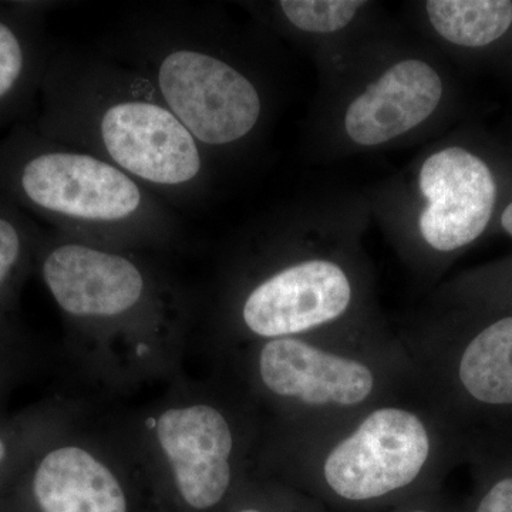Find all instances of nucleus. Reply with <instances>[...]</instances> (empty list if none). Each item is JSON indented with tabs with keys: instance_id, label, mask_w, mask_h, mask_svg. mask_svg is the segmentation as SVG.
<instances>
[{
	"instance_id": "obj_12",
	"label": "nucleus",
	"mask_w": 512,
	"mask_h": 512,
	"mask_svg": "<svg viewBox=\"0 0 512 512\" xmlns=\"http://www.w3.org/2000/svg\"><path fill=\"white\" fill-rule=\"evenodd\" d=\"M53 2H0V131L29 121L55 46L46 33Z\"/></svg>"
},
{
	"instance_id": "obj_2",
	"label": "nucleus",
	"mask_w": 512,
	"mask_h": 512,
	"mask_svg": "<svg viewBox=\"0 0 512 512\" xmlns=\"http://www.w3.org/2000/svg\"><path fill=\"white\" fill-rule=\"evenodd\" d=\"M0 197L101 247L168 244L180 231L154 192L113 164L42 136L30 120L0 138Z\"/></svg>"
},
{
	"instance_id": "obj_5",
	"label": "nucleus",
	"mask_w": 512,
	"mask_h": 512,
	"mask_svg": "<svg viewBox=\"0 0 512 512\" xmlns=\"http://www.w3.org/2000/svg\"><path fill=\"white\" fill-rule=\"evenodd\" d=\"M256 370L266 392L301 414L303 433L349 420L420 384L406 348L319 338L264 340Z\"/></svg>"
},
{
	"instance_id": "obj_21",
	"label": "nucleus",
	"mask_w": 512,
	"mask_h": 512,
	"mask_svg": "<svg viewBox=\"0 0 512 512\" xmlns=\"http://www.w3.org/2000/svg\"><path fill=\"white\" fill-rule=\"evenodd\" d=\"M237 512H266V511L262 510V508H258V507H245V508H241V510H238Z\"/></svg>"
},
{
	"instance_id": "obj_13",
	"label": "nucleus",
	"mask_w": 512,
	"mask_h": 512,
	"mask_svg": "<svg viewBox=\"0 0 512 512\" xmlns=\"http://www.w3.org/2000/svg\"><path fill=\"white\" fill-rule=\"evenodd\" d=\"M33 494L42 512H127L116 476L84 448H55L40 460Z\"/></svg>"
},
{
	"instance_id": "obj_9",
	"label": "nucleus",
	"mask_w": 512,
	"mask_h": 512,
	"mask_svg": "<svg viewBox=\"0 0 512 512\" xmlns=\"http://www.w3.org/2000/svg\"><path fill=\"white\" fill-rule=\"evenodd\" d=\"M178 491L195 510H210L227 497L232 483L235 437L224 413L210 404L170 409L156 427Z\"/></svg>"
},
{
	"instance_id": "obj_17",
	"label": "nucleus",
	"mask_w": 512,
	"mask_h": 512,
	"mask_svg": "<svg viewBox=\"0 0 512 512\" xmlns=\"http://www.w3.org/2000/svg\"><path fill=\"white\" fill-rule=\"evenodd\" d=\"M473 512H512V474L491 481L478 498Z\"/></svg>"
},
{
	"instance_id": "obj_6",
	"label": "nucleus",
	"mask_w": 512,
	"mask_h": 512,
	"mask_svg": "<svg viewBox=\"0 0 512 512\" xmlns=\"http://www.w3.org/2000/svg\"><path fill=\"white\" fill-rule=\"evenodd\" d=\"M36 258L50 295L72 318H126L150 299L146 269L119 249L90 244L62 232H43Z\"/></svg>"
},
{
	"instance_id": "obj_7",
	"label": "nucleus",
	"mask_w": 512,
	"mask_h": 512,
	"mask_svg": "<svg viewBox=\"0 0 512 512\" xmlns=\"http://www.w3.org/2000/svg\"><path fill=\"white\" fill-rule=\"evenodd\" d=\"M352 302L345 269L330 259L312 258L259 281L245 296L239 316L256 338H309L343 318Z\"/></svg>"
},
{
	"instance_id": "obj_10",
	"label": "nucleus",
	"mask_w": 512,
	"mask_h": 512,
	"mask_svg": "<svg viewBox=\"0 0 512 512\" xmlns=\"http://www.w3.org/2000/svg\"><path fill=\"white\" fill-rule=\"evenodd\" d=\"M421 387L443 407L454 396L483 407L512 406V315L500 316L451 352L409 349Z\"/></svg>"
},
{
	"instance_id": "obj_8",
	"label": "nucleus",
	"mask_w": 512,
	"mask_h": 512,
	"mask_svg": "<svg viewBox=\"0 0 512 512\" xmlns=\"http://www.w3.org/2000/svg\"><path fill=\"white\" fill-rule=\"evenodd\" d=\"M427 207L420 215L426 244L450 254L476 242L493 220L498 183L491 165L463 147H448L424 161L419 177Z\"/></svg>"
},
{
	"instance_id": "obj_18",
	"label": "nucleus",
	"mask_w": 512,
	"mask_h": 512,
	"mask_svg": "<svg viewBox=\"0 0 512 512\" xmlns=\"http://www.w3.org/2000/svg\"><path fill=\"white\" fill-rule=\"evenodd\" d=\"M387 512H453L444 504L439 494H427L423 497L414 498L396 507L389 508Z\"/></svg>"
},
{
	"instance_id": "obj_15",
	"label": "nucleus",
	"mask_w": 512,
	"mask_h": 512,
	"mask_svg": "<svg viewBox=\"0 0 512 512\" xmlns=\"http://www.w3.org/2000/svg\"><path fill=\"white\" fill-rule=\"evenodd\" d=\"M42 235L28 212L0 197V306L12 295L29 262L36 258Z\"/></svg>"
},
{
	"instance_id": "obj_16",
	"label": "nucleus",
	"mask_w": 512,
	"mask_h": 512,
	"mask_svg": "<svg viewBox=\"0 0 512 512\" xmlns=\"http://www.w3.org/2000/svg\"><path fill=\"white\" fill-rule=\"evenodd\" d=\"M365 5L356 0H281L278 8L293 28L308 33H332L348 26Z\"/></svg>"
},
{
	"instance_id": "obj_1",
	"label": "nucleus",
	"mask_w": 512,
	"mask_h": 512,
	"mask_svg": "<svg viewBox=\"0 0 512 512\" xmlns=\"http://www.w3.org/2000/svg\"><path fill=\"white\" fill-rule=\"evenodd\" d=\"M32 121L42 136L113 164L168 205L194 204L207 151L146 77L111 57L55 47Z\"/></svg>"
},
{
	"instance_id": "obj_14",
	"label": "nucleus",
	"mask_w": 512,
	"mask_h": 512,
	"mask_svg": "<svg viewBox=\"0 0 512 512\" xmlns=\"http://www.w3.org/2000/svg\"><path fill=\"white\" fill-rule=\"evenodd\" d=\"M426 9L443 39L467 49L494 45L512 28L510 0H430Z\"/></svg>"
},
{
	"instance_id": "obj_4",
	"label": "nucleus",
	"mask_w": 512,
	"mask_h": 512,
	"mask_svg": "<svg viewBox=\"0 0 512 512\" xmlns=\"http://www.w3.org/2000/svg\"><path fill=\"white\" fill-rule=\"evenodd\" d=\"M114 50L117 62L146 77L207 153L245 140L258 126V86L210 45L194 6L138 10Z\"/></svg>"
},
{
	"instance_id": "obj_11",
	"label": "nucleus",
	"mask_w": 512,
	"mask_h": 512,
	"mask_svg": "<svg viewBox=\"0 0 512 512\" xmlns=\"http://www.w3.org/2000/svg\"><path fill=\"white\" fill-rule=\"evenodd\" d=\"M436 70L421 60L390 67L346 111L348 136L360 146H377L429 119L443 97Z\"/></svg>"
},
{
	"instance_id": "obj_20",
	"label": "nucleus",
	"mask_w": 512,
	"mask_h": 512,
	"mask_svg": "<svg viewBox=\"0 0 512 512\" xmlns=\"http://www.w3.org/2000/svg\"><path fill=\"white\" fill-rule=\"evenodd\" d=\"M6 456H8V446H6L5 441L0 437V466H2L3 461L6 460Z\"/></svg>"
},
{
	"instance_id": "obj_19",
	"label": "nucleus",
	"mask_w": 512,
	"mask_h": 512,
	"mask_svg": "<svg viewBox=\"0 0 512 512\" xmlns=\"http://www.w3.org/2000/svg\"><path fill=\"white\" fill-rule=\"evenodd\" d=\"M500 222L505 234L512 238V200L505 205L503 212H501Z\"/></svg>"
},
{
	"instance_id": "obj_3",
	"label": "nucleus",
	"mask_w": 512,
	"mask_h": 512,
	"mask_svg": "<svg viewBox=\"0 0 512 512\" xmlns=\"http://www.w3.org/2000/svg\"><path fill=\"white\" fill-rule=\"evenodd\" d=\"M447 413L423 390L333 426L303 433V478L316 501L340 511L393 508L437 493L450 457Z\"/></svg>"
}]
</instances>
